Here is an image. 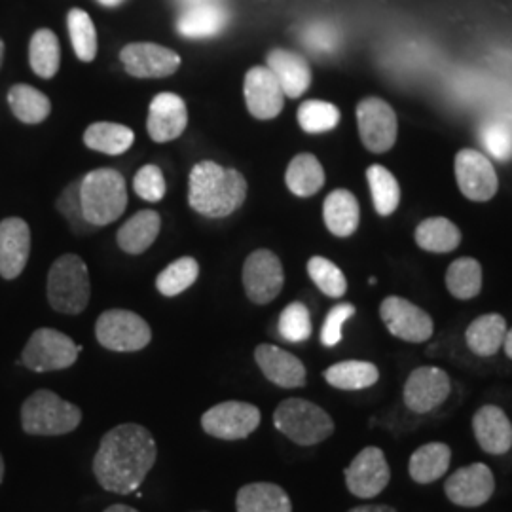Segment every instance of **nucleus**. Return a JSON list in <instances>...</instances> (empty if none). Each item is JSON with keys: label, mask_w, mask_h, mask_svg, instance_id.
Segmentation results:
<instances>
[{"label": "nucleus", "mask_w": 512, "mask_h": 512, "mask_svg": "<svg viewBox=\"0 0 512 512\" xmlns=\"http://www.w3.org/2000/svg\"><path fill=\"white\" fill-rule=\"evenodd\" d=\"M156 459L158 446L147 427L122 423L101 439L93 458V475L110 494H133L145 482Z\"/></svg>", "instance_id": "1"}, {"label": "nucleus", "mask_w": 512, "mask_h": 512, "mask_svg": "<svg viewBox=\"0 0 512 512\" xmlns=\"http://www.w3.org/2000/svg\"><path fill=\"white\" fill-rule=\"evenodd\" d=\"M247 198V181L236 169L203 160L194 165L188 181V203L209 219H222L238 211Z\"/></svg>", "instance_id": "2"}, {"label": "nucleus", "mask_w": 512, "mask_h": 512, "mask_svg": "<svg viewBox=\"0 0 512 512\" xmlns=\"http://www.w3.org/2000/svg\"><path fill=\"white\" fill-rule=\"evenodd\" d=\"M82 215L90 226H107L120 219L128 207L126 179L116 169H95L78 186Z\"/></svg>", "instance_id": "3"}, {"label": "nucleus", "mask_w": 512, "mask_h": 512, "mask_svg": "<svg viewBox=\"0 0 512 512\" xmlns=\"http://www.w3.org/2000/svg\"><path fill=\"white\" fill-rule=\"evenodd\" d=\"M80 421L82 410L48 389H38L21 406V427L33 437H61L73 433Z\"/></svg>", "instance_id": "4"}, {"label": "nucleus", "mask_w": 512, "mask_h": 512, "mask_svg": "<svg viewBox=\"0 0 512 512\" xmlns=\"http://www.w3.org/2000/svg\"><path fill=\"white\" fill-rule=\"evenodd\" d=\"M92 294L86 262L78 255L59 256L48 274V302L55 311L78 315L88 308Z\"/></svg>", "instance_id": "5"}, {"label": "nucleus", "mask_w": 512, "mask_h": 512, "mask_svg": "<svg viewBox=\"0 0 512 512\" xmlns=\"http://www.w3.org/2000/svg\"><path fill=\"white\" fill-rule=\"evenodd\" d=\"M274 425L298 446H315L334 433V421L321 406L296 397L275 408Z\"/></svg>", "instance_id": "6"}, {"label": "nucleus", "mask_w": 512, "mask_h": 512, "mask_svg": "<svg viewBox=\"0 0 512 512\" xmlns=\"http://www.w3.org/2000/svg\"><path fill=\"white\" fill-rule=\"evenodd\" d=\"M95 338L110 351H141L152 340L147 321L128 310H109L95 323Z\"/></svg>", "instance_id": "7"}, {"label": "nucleus", "mask_w": 512, "mask_h": 512, "mask_svg": "<svg viewBox=\"0 0 512 512\" xmlns=\"http://www.w3.org/2000/svg\"><path fill=\"white\" fill-rule=\"evenodd\" d=\"M82 348L54 329H38L21 353V363L33 372H54L73 366Z\"/></svg>", "instance_id": "8"}, {"label": "nucleus", "mask_w": 512, "mask_h": 512, "mask_svg": "<svg viewBox=\"0 0 512 512\" xmlns=\"http://www.w3.org/2000/svg\"><path fill=\"white\" fill-rule=\"evenodd\" d=\"M262 420L258 406L241 401L211 406L202 416L203 431L220 440H243L255 433Z\"/></svg>", "instance_id": "9"}, {"label": "nucleus", "mask_w": 512, "mask_h": 512, "mask_svg": "<svg viewBox=\"0 0 512 512\" xmlns=\"http://www.w3.org/2000/svg\"><path fill=\"white\" fill-rule=\"evenodd\" d=\"M283 285L285 272L279 256L268 249H258L247 256L243 266V287L251 302L258 306L274 302Z\"/></svg>", "instance_id": "10"}, {"label": "nucleus", "mask_w": 512, "mask_h": 512, "mask_svg": "<svg viewBox=\"0 0 512 512\" xmlns=\"http://www.w3.org/2000/svg\"><path fill=\"white\" fill-rule=\"evenodd\" d=\"M357 122H359V135L361 141L370 152L384 154L391 150L397 133V114L380 97H366L357 105Z\"/></svg>", "instance_id": "11"}, {"label": "nucleus", "mask_w": 512, "mask_h": 512, "mask_svg": "<svg viewBox=\"0 0 512 512\" xmlns=\"http://www.w3.org/2000/svg\"><path fill=\"white\" fill-rule=\"evenodd\" d=\"M380 317L393 336L410 344L427 342L435 332L431 315L401 296H387L380 306Z\"/></svg>", "instance_id": "12"}, {"label": "nucleus", "mask_w": 512, "mask_h": 512, "mask_svg": "<svg viewBox=\"0 0 512 512\" xmlns=\"http://www.w3.org/2000/svg\"><path fill=\"white\" fill-rule=\"evenodd\" d=\"M450 376L439 366H420L404 382L403 401L414 414H429L450 397Z\"/></svg>", "instance_id": "13"}, {"label": "nucleus", "mask_w": 512, "mask_h": 512, "mask_svg": "<svg viewBox=\"0 0 512 512\" xmlns=\"http://www.w3.org/2000/svg\"><path fill=\"white\" fill-rule=\"evenodd\" d=\"M456 179L461 194L473 202L492 200L499 188L494 165L473 148H463L456 154Z\"/></svg>", "instance_id": "14"}, {"label": "nucleus", "mask_w": 512, "mask_h": 512, "mask_svg": "<svg viewBox=\"0 0 512 512\" xmlns=\"http://www.w3.org/2000/svg\"><path fill=\"white\" fill-rule=\"evenodd\" d=\"M446 497L458 507H482L495 492V478L492 469L484 463H473L461 467L448 476L444 482Z\"/></svg>", "instance_id": "15"}, {"label": "nucleus", "mask_w": 512, "mask_h": 512, "mask_svg": "<svg viewBox=\"0 0 512 512\" xmlns=\"http://www.w3.org/2000/svg\"><path fill=\"white\" fill-rule=\"evenodd\" d=\"M344 475L351 494L361 499H372L387 488L391 469L384 452L376 446H368L353 458Z\"/></svg>", "instance_id": "16"}, {"label": "nucleus", "mask_w": 512, "mask_h": 512, "mask_svg": "<svg viewBox=\"0 0 512 512\" xmlns=\"http://www.w3.org/2000/svg\"><path fill=\"white\" fill-rule=\"evenodd\" d=\"M120 59L126 73L135 78H165L177 73L181 67L179 54L152 42H133L124 46Z\"/></svg>", "instance_id": "17"}, {"label": "nucleus", "mask_w": 512, "mask_h": 512, "mask_svg": "<svg viewBox=\"0 0 512 512\" xmlns=\"http://www.w3.org/2000/svg\"><path fill=\"white\" fill-rule=\"evenodd\" d=\"M245 103L258 120H274L285 107V93L268 67H253L245 74Z\"/></svg>", "instance_id": "18"}, {"label": "nucleus", "mask_w": 512, "mask_h": 512, "mask_svg": "<svg viewBox=\"0 0 512 512\" xmlns=\"http://www.w3.org/2000/svg\"><path fill=\"white\" fill-rule=\"evenodd\" d=\"M188 124L186 103L175 93H158L148 109V135L156 143H169L181 137Z\"/></svg>", "instance_id": "19"}, {"label": "nucleus", "mask_w": 512, "mask_h": 512, "mask_svg": "<svg viewBox=\"0 0 512 512\" xmlns=\"http://www.w3.org/2000/svg\"><path fill=\"white\" fill-rule=\"evenodd\" d=\"M31 255V230L23 219L12 217L0 222V275L16 279Z\"/></svg>", "instance_id": "20"}, {"label": "nucleus", "mask_w": 512, "mask_h": 512, "mask_svg": "<svg viewBox=\"0 0 512 512\" xmlns=\"http://www.w3.org/2000/svg\"><path fill=\"white\" fill-rule=\"evenodd\" d=\"M473 433L478 446L492 456H503L512 448V421L495 404L480 406L473 416Z\"/></svg>", "instance_id": "21"}, {"label": "nucleus", "mask_w": 512, "mask_h": 512, "mask_svg": "<svg viewBox=\"0 0 512 512\" xmlns=\"http://www.w3.org/2000/svg\"><path fill=\"white\" fill-rule=\"evenodd\" d=\"M256 365L266 380L283 389H296L306 385V366L293 353L272 344H260L255 349Z\"/></svg>", "instance_id": "22"}, {"label": "nucleus", "mask_w": 512, "mask_h": 512, "mask_svg": "<svg viewBox=\"0 0 512 512\" xmlns=\"http://www.w3.org/2000/svg\"><path fill=\"white\" fill-rule=\"evenodd\" d=\"M230 18V10L220 2H205L184 8L183 14L177 19V31L179 35L192 40L215 38L228 27Z\"/></svg>", "instance_id": "23"}, {"label": "nucleus", "mask_w": 512, "mask_h": 512, "mask_svg": "<svg viewBox=\"0 0 512 512\" xmlns=\"http://www.w3.org/2000/svg\"><path fill=\"white\" fill-rule=\"evenodd\" d=\"M266 67L279 80L285 97L298 99L308 92L311 86V67L306 57L294 54L291 50L275 48L266 57Z\"/></svg>", "instance_id": "24"}, {"label": "nucleus", "mask_w": 512, "mask_h": 512, "mask_svg": "<svg viewBox=\"0 0 512 512\" xmlns=\"http://www.w3.org/2000/svg\"><path fill=\"white\" fill-rule=\"evenodd\" d=\"M323 219L332 236L336 238L353 236L361 220V209H359L357 198L346 188L332 190L323 205Z\"/></svg>", "instance_id": "25"}, {"label": "nucleus", "mask_w": 512, "mask_h": 512, "mask_svg": "<svg viewBox=\"0 0 512 512\" xmlns=\"http://www.w3.org/2000/svg\"><path fill=\"white\" fill-rule=\"evenodd\" d=\"M238 512H293L289 494L272 482H253L239 488L236 495Z\"/></svg>", "instance_id": "26"}, {"label": "nucleus", "mask_w": 512, "mask_h": 512, "mask_svg": "<svg viewBox=\"0 0 512 512\" xmlns=\"http://www.w3.org/2000/svg\"><path fill=\"white\" fill-rule=\"evenodd\" d=\"M507 321L499 313H486L476 317L465 330V342L478 357H492L503 348L507 336Z\"/></svg>", "instance_id": "27"}, {"label": "nucleus", "mask_w": 512, "mask_h": 512, "mask_svg": "<svg viewBox=\"0 0 512 512\" xmlns=\"http://www.w3.org/2000/svg\"><path fill=\"white\" fill-rule=\"evenodd\" d=\"M162 219L156 211L145 209L133 215L131 219L118 230V245L128 255H141L160 236Z\"/></svg>", "instance_id": "28"}, {"label": "nucleus", "mask_w": 512, "mask_h": 512, "mask_svg": "<svg viewBox=\"0 0 512 512\" xmlns=\"http://www.w3.org/2000/svg\"><path fill=\"white\" fill-rule=\"evenodd\" d=\"M452 463V450L444 442H429L420 446L408 463V473L418 484H431L446 475Z\"/></svg>", "instance_id": "29"}, {"label": "nucleus", "mask_w": 512, "mask_h": 512, "mask_svg": "<svg viewBox=\"0 0 512 512\" xmlns=\"http://www.w3.org/2000/svg\"><path fill=\"white\" fill-rule=\"evenodd\" d=\"M285 183L294 196L310 198L325 184V169L313 154H298L287 167Z\"/></svg>", "instance_id": "30"}, {"label": "nucleus", "mask_w": 512, "mask_h": 512, "mask_svg": "<svg viewBox=\"0 0 512 512\" xmlns=\"http://www.w3.org/2000/svg\"><path fill=\"white\" fill-rule=\"evenodd\" d=\"M416 243L427 253H450L458 249L461 232L452 220L444 217H431L421 220L416 228Z\"/></svg>", "instance_id": "31"}, {"label": "nucleus", "mask_w": 512, "mask_h": 512, "mask_svg": "<svg viewBox=\"0 0 512 512\" xmlns=\"http://www.w3.org/2000/svg\"><path fill=\"white\" fill-rule=\"evenodd\" d=\"M327 384L342 391H361L380 380L378 366L368 361H342L323 372Z\"/></svg>", "instance_id": "32"}, {"label": "nucleus", "mask_w": 512, "mask_h": 512, "mask_svg": "<svg viewBox=\"0 0 512 512\" xmlns=\"http://www.w3.org/2000/svg\"><path fill=\"white\" fill-rule=\"evenodd\" d=\"M135 141L133 129L112 122H97L84 131V145L97 152L120 156L128 152Z\"/></svg>", "instance_id": "33"}, {"label": "nucleus", "mask_w": 512, "mask_h": 512, "mask_svg": "<svg viewBox=\"0 0 512 512\" xmlns=\"http://www.w3.org/2000/svg\"><path fill=\"white\" fill-rule=\"evenodd\" d=\"M366 181L370 186L372 202L378 215H393L401 203V186L397 183L395 175L389 169H385L384 165H370L366 169Z\"/></svg>", "instance_id": "34"}, {"label": "nucleus", "mask_w": 512, "mask_h": 512, "mask_svg": "<svg viewBox=\"0 0 512 512\" xmlns=\"http://www.w3.org/2000/svg\"><path fill=\"white\" fill-rule=\"evenodd\" d=\"M8 105L23 124H40L52 112L48 95L27 84H18L8 92Z\"/></svg>", "instance_id": "35"}, {"label": "nucleus", "mask_w": 512, "mask_h": 512, "mask_svg": "<svg viewBox=\"0 0 512 512\" xmlns=\"http://www.w3.org/2000/svg\"><path fill=\"white\" fill-rule=\"evenodd\" d=\"M446 287L458 300H473L482 291V266L475 258L463 256L450 264Z\"/></svg>", "instance_id": "36"}, {"label": "nucleus", "mask_w": 512, "mask_h": 512, "mask_svg": "<svg viewBox=\"0 0 512 512\" xmlns=\"http://www.w3.org/2000/svg\"><path fill=\"white\" fill-rule=\"evenodd\" d=\"M29 61L40 78H54L61 63V46L50 29L37 31L29 44Z\"/></svg>", "instance_id": "37"}, {"label": "nucleus", "mask_w": 512, "mask_h": 512, "mask_svg": "<svg viewBox=\"0 0 512 512\" xmlns=\"http://www.w3.org/2000/svg\"><path fill=\"white\" fill-rule=\"evenodd\" d=\"M200 275V264L192 256H183L175 262H171L162 274L156 277V289L160 293L173 298L190 289Z\"/></svg>", "instance_id": "38"}, {"label": "nucleus", "mask_w": 512, "mask_h": 512, "mask_svg": "<svg viewBox=\"0 0 512 512\" xmlns=\"http://www.w3.org/2000/svg\"><path fill=\"white\" fill-rule=\"evenodd\" d=\"M67 27L76 57L86 63L93 61L97 55V31L90 14L80 8H73L67 16Z\"/></svg>", "instance_id": "39"}, {"label": "nucleus", "mask_w": 512, "mask_h": 512, "mask_svg": "<svg viewBox=\"0 0 512 512\" xmlns=\"http://www.w3.org/2000/svg\"><path fill=\"white\" fill-rule=\"evenodd\" d=\"M298 124L306 133H327L340 124V110L327 101L310 99L298 109Z\"/></svg>", "instance_id": "40"}, {"label": "nucleus", "mask_w": 512, "mask_h": 512, "mask_svg": "<svg viewBox=\"0 0 512 512\" xmlns=\"http://www.w3.org/2000/svg\"><path fill=\"white\" fill-rule=\"evenodd\" d=\"M308 274L319 291L330 298H342L348 291V279L344 272L325 256H313L308 262Z\"/></svg>", "instance_id": "41"}, {"label": "nucleus", "mask_w": 512, "mask_h": 512, "mask_svg": "<svg viewBox=\"0 0 512 512\" xmlns=\"http://www.w3.org/2000/svg\"><path fill=\"white\" fill-rule=\"evenodd\" d=\"M310 310L302 302H293L279 315V334L291 344H302L311 336Z\"/></svg>", "instance_id": "42"}, {"label": "nucleus", "mask_w": 512, "mask_h": 512, "mask_svg": "<svg viewBox=\"0 0 512 512\" xmlns=\"http://www.w3.org/2000/svg\"><path fill=\"white\" fill-rule=\"evenodd\" d=\"M133 190L145 202H160L165 196V179L162 169L154 164L141 167L133 179Z\"/></svg>", "instance_id": "43"}, {"label": "nucleus", "mask_w": 512, "mask_h": 512, "mask_svg": "<svg viewBox=\"0 0 512 512\" xmlns=\"http://www.w3.org/2000/svg\"><path fill=\"white\" fill-rule=\"evenodd\" d=\"M480 139L486 150L499 162H507L512 156V131L501 122H490L480 129Z\"/></svg>", "instance_id": "44"}, {"label": "nucleus", "mask_w": 512, "mask_h": 512, "mask_svg": "<svg viewBox=\"0 0 512 512\" xmlns=\"http://www.w3.org/2000/svg\"><path fill=\"white\" fill-rule=\"evenodd\" d=\"M355 315V306L353 304H338L327 313V319L321 329V342L325 348H334L342 342V329L346 325L349 317Z\"/></svg>", "instance_id": "45"}, {"label": "nucleus", "mask_w": 512, "mask_h": 512, "mask_svg": "<svg viewBox=\"0 0 512 512\" xmlns=\"http://www.w3.org/2000/svg\"><path fill=\"white\" fill-rule=\"evenodd\" d=\"M78 186H80V181H78V183L71 184V186L61 194V198H59V202H57L59 211H61L67 219H71V222H73L74 230H76V215H74V211L82 215L80 196H78ZM82 217H84V215H82Z\"/></svg>", "instance_id": "46"}, {"label": "nucleus", "mask_w": 512, "mask_h": 512, "mask_svg": "<svg viewBox=\"0 0 512 512\" xmlns=\"http://www.w3.org/2000/svg\"><path fill=\"white\" fill-rule=\"evenodd\" d=\"M348 512H397L393 507L389 505H361V507H355Z\"/></svg>", "instance_id": "47"}, {"label": "nucleus", "mask_w": 512, "mask_h": 512, "mask_svg": "<svg viewBox=\"0 0 512 512\" xmlns=\"http://www.w3.org/2000/svg\"><path fill=\"white\" fill-rule=\"evenodd\" d=\"M103 512H139L129 505H122V503H116V505H110L109 509H105Z\"/></svg>", "instance_id": "48"}, {"label": "nucleus", "mask_w": 512, "mask_h": 512, "mask_svg": "<svg viewBox=\"0 0 512 512\" xmlns=\"http://www.w3.org/2000/svg\"><path fill=\"white\" fill-rule=\"evenodd\" d=\"M503 348H505V353H507V357H509V359H512V329L507 330V336H505Z\"/></svg>", "instance_id": "49"}, {"label": "nucleus", "mask_w": 512, "mask_h": 512, "mask_svg": "<svg viewBox=\"0 0 512 512\" xmlns=\"http://www.w3.org/2000/svg\"><path fill=\"white\" fill-rule=\"evenodd\" d=\"M183 8H190V6H198V4H205V2H220V0H177Z\"/></svg>", "instance_id": "50"}, {"label": "nucleus", "mask_w": 512, "mask_h": 512, "mask_svg": "<svg viewBox=\"0 0 512 512\" xmlns=\"http://www.w3.org/2000/svg\"><path fill=\"white\" fill-rule=\"evenodd\" d=\"M99 4H103L105 8H116V6H120L124 0H97Z\"/></svg>", "instance_id": "51"}, {"label": "nucleus", "mask_w": 512, "mask_h": 512, "mask_svg": "<svg viewBox=\"0 0 512 512\" xmlns=\"http://www.w3.org/2000/svg\"><path fill=\"white\" fill-rule=\"evenodd\" d=\"M2 480H4V459L0 456V484H2Z\"/></svg>", "instance_id": "52"}, {"label": "nucleus", "mask_w": 512, "mask_h": 512, "mask_svg": "<svg viewBox=\"0 0 512 512\" xmlns=\"http://www.w3.org/2000/svg\"><path fill=\"white\" fill-rule=\"evenodd\" d=\"M2 59H4V42L0 40V67H2Z\"/></svg>", "instance_id": "53"}, {"label": "nucleus", "mask_w": 512, "mask_h": 512, "mask_svg": "<svg viewBox=\"0 0 512 512\" xmlns=\"http://www.w3.org/2000/svg\"><path fill=\"white\" fill-rule=\"evenodd\" d=\"M202 512H205V511H202Z\"/></svg>", "instance_id": "54"}]
</instances>
